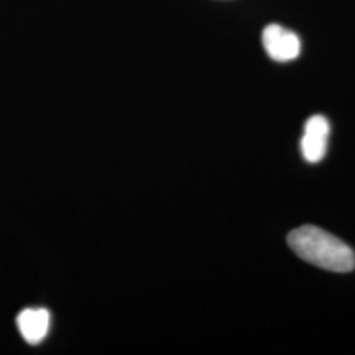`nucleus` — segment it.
Instances as JSON below:
<instances>
[{
  "instance_id": "obj_3",
  "label": "nucleus",
  "mask_w": 355,
  "mask_h": 355,
  "mask_svg": "<svg viewBox=\"0 0 355 355\" xmlns=\"http://www.w3.org/2000/svg\"><path fill=\"white\" fill-rule=\"evenodd\" d=\"M329 135L330 124L325 116L315 114L305 121L300 150L308 164H318L325 158Z\"/></svg>"
},
{
  "instance_id": "obj_4",
  "label": "nucleus",
  "mask_w": 355,
  "mask_h": 355,
  "mask_svg": "<svg viewBox=\"0 0 355 355\" xmlns=\"http://www.w3.org/2000/svg\"><path fill=\"white\" fill-rule=\"evenodd\" d=\"M16 324L26 343L37 345L49 331L51 313L44 308H28L19 313Z\"/></svg>"
},
{
  "instance_id": "obj_2",
  "label": "nucleus",
  "mask_w": 355,
  "mask_h": 355,
  "mask_svg": "<svg viewBox=\"0 0 355 355\" xmlns=\"http://www.w3.org/2000/svg\"><path fill=\"white\" fill-rule=\"evenodd\" d=\"M262 44L267 55L277 62L293 61L302 51L299 36L279 24H270L263 29Z\"/></svg>"
},
{
  "instance_id": "obj_1",
  "label": "nucleus",
  "mask_w": 355,
  "mask_h": 355,
  "mask_svg": "<svg viewBox=\"0 0 355 355\" xmlns=\"http://www.w3.org/2000/svg\"><path fill=\"white\" fill-rule=\"evenodd\" d=\"M287 242L293 253L313 266L341 274L355 268L353 249L324 229L303 225L292 230Z\"/></svg>"
}]
</instances>
